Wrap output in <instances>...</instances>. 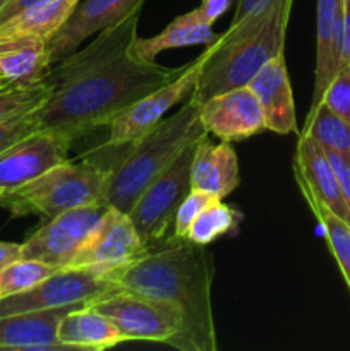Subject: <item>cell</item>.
<instances>
[{
  "label": "cell",
  "mask_w": 350,
  "mask_h": 351,
  "mask_svg": "<svg viewBox=\"0 0 350 351\" xmlns=\"http://www.w3.org/2000/svg\"><path fill=\"white\" fill-rule=\"evenodd\" d=\"M297 185L301 194L304 195L307 206L311 208L314 218L321 225L329 250H331L333 257H335L336 264H338L340 271L343 274V280H345L347 287L350 290V225L347 221H343L342 218H338L335 213L329 211L325 204H321L309 192V189L305 185Z\"/></svg>",
  "instance_id": "obj_24"
},
{
  "label": "cell",
  "mask_w": 350,
  "mask_h": 351,
  "mask_svg": "<svg viewBox=\"0 0 350 351\" xmlns=\"http://www.w3.org/2000/svg\"><path fill=\"white\" fill-rule=\"evenodd\" d=\"M247 88L259 101L266 130H271L278 136L299 134L294 93L288 77L285 51L264 64L247 82Z\"/></svg>",
  "instance_id": "obj_15"
},
{
  "label": "cell",
  "mask_w": 350,
  "mask_h": 351,
  "mask_svg": "<svg viewBox=\"0 0 350 351\" xmlns=\"http://www.w3.org/2000/svg\"><path fill=\"white\" fill-rule=\"evenodd\" d=\"M74 307L78 305L3 315L0 317V350L69 351L58 341L57 331L62 317Z\"/></svg>",
  "instance_id": "obj_18"
},
{
  "label": "cell",
  "mask_w": 350,
  "mask_h": 351,
  "mask_svg": "<svg viewBox=\"0 0 350 351\" xmlns=\"http://www.w3.org/2000/svg\"><path fill=\"white\" fill-rule=\"evenodd\" d=\"M326 154H328L329 161H331V167L335 170L336 178H338L343 195H345L347 202L350 204V156L335 153V151H326Z\"/></svg>",
  "instance_id": "obj_32"
},
{
  "label": "cell",
  "mask_w": 350,
  "mask_h": 351,
  "mask_svg": "<svg viewBox=\"0 0 350 351\" xmlns=\"http://www.w3.org/2000/svg\"><path fill=\"white\" fill-rule=\"evenodd\" d=\"M201 120V103L194 98L182 101L180 108L165 117L150 132L130 143L124 156L108 168L106 204L129 215L144 189L163 173L178 154L206 136Z\"/></svg>",
  "instance_id": "obj_4"
},
{
  "label": "cell",
  "mask_w": 350,
  "mask_h": 351,
  "mask_svg": "<svg viewBox=\"0 0 350 351\" xmlns=\"http://www.w3.org/2000/svg\"><path fill=\"white\" fill-rule=\"evenodd\" d=\"M213 199H218L215 195L208 194L205 191H198V189H192L187 194V197L182 201V204L178 206L177 215H175V223H174V237L175 239H185L187 237L189 228L194 223V219L198 218L199 213L213 201Z\"/></svg>",
  "instance_id": "obj_30"
},
{
  "label": "cell",
  "mask_w": 350,
  "mask_h": 351,
  "mask_svg": "<svg viewBox=\"0 0 350 351\" xmlns=\"http://www.w3.org/2000/svg\"><path fill=\"white\" fill-rule=\"evenodd\" d=\"M325 151H335L350 156V123L328 108L325 103H319L318 108L307 113L304 129Z\"/></svg>",
  "instance_id": "obj_25"
},
{
  "label": "cell",
  "mask_w": 350,
  "mask_h": 351,
  "mask_svg": "<svg viewBox=\"0 0 350 351\" xmlns=\"http://www.w3.org/2000/svg\"><path fill=\"white\" fill-rule=\"evenodd\" d=\"M74 141L54 130H34L0 153V195L69 160Z\"/></svg>",
  "instance_id": "obj_12"
},
{
  "label": "cell",
  "mask_w": 350,
  "mask_h": 351,
  "mask_svg": "<svg viewBox=\"0 0 350 351\" xmlns=\"http://www.w3.org/2000/svg\"><path fill=\"white\" fill-rule=\"evenodd\" d=\"M110 278L120 290L146 298L174 315L178 324L172 343L175 350H218L211 304L215 264L202 245L172 237L137 261L110 269Z\"/></svg>",
  "instance_id": "obj_2"
},
{
  "label": "cell",
  "mask_w": 350,
  "mask_h": 351,
  "mask_svg": "<svg viewBox=\"0 0 350 351\" xmlns=\"http://www.w3.org/2000/svg\"><path fill=\"white\" fill-rule=\"evenodd\" d=\"M331 112L350 123V65L342 64L323 95V101Z\"/></svg>",
  "instance_id": "obj_29"
},
{
  "label": "cell",
  "mask_w": 350,
  "mask_h": 351,
  "mask_svg": "<svg viewBox=\"0 0 350 351\" xmlns=\"http://www.w3.org/2000/svg\"><path fill=\"white\" fill-rule=\"evenodd\" d=\"M208 136H202L196 146L191 184L192 189L225 199L240 184L239 160L230 143H213Z\"/></svg>",
  "instance_id": "obj_19"
},
{
  "label": "cell",
  "mask_w": 350,
  "mask_h": 351,
  "mask_svg": "<svg viewBox=\"0 0 350 351\" xmlns=\"http://www.w3.org/2000/svg\"><path fill=\"white\" fill-rule=\"evenodd\" d=\"M55 271H58L57 267L33 259H19L9 264L0 271V300L36 287Z\"/></svg>",
  "instance_id": "obj_28"
},
{
  "label": "cell",
  "mask_w": 350,
  "mask_h": 351,
  "mask_svg": "<svg viewBox=\"0 0 350 351\" xmlns=\"http://www.w3.org/2000/svg\"><path fill=\"white\" fill-rule=\"evenodd\" d=\"M34 130H40V120H38L36 112L0 123V153Z\"/></svg>",
  "instance_id": "obj_31"
},
{
  "label": "cell",
  "mask_w": 350,
  "mask_h": 351,
  "mask_svg": "<svg viewBox=\"0 0 350 351\" xmlns=\"http://www.w3.org/2000/svg\"><path fill=\"white\" fill-rule=\"evenodd\" d=\"M88 305L106 315L127 341H151L172 346L178 335V324L170 312L129 291L106 293Z\"/></svg>",
  "instance_id": "obj_11"
},
{
  "label": "cell",
  "mask_w": 350,
  "mask_h": 351,
  "mask_svg": "<svg viewBox=\"0 0 350 351\" xmlns=\"http://www.w3.org/2000/svg\"><path fill=\"white\" fill-rule=\"evenodd\" d=\"M127 213L108 206L67 269H115L148 252Z\"/></svg>",
  "instance_id": "obj_10"
},
{
  "label": "cell",
  "mask_w": 350,
  "mask_h": 351,
  "mask_svg": "<svg viewBox=\"0 0 350 351\" xmlns=\"http://www.w3.org/2000/svg\"><path fill=\"white\" fill-rule=\"evenodd\" d=\"M108 170L91 160L64 161L34 180L0 195V206L16 216L55 218L65 211L106 204Z\"/></svg>",
  "instance_id": "obj_5"
},
{
  "label": "cell",
  "mask_w": 350,
  "mask_h": 351,
  "mask_svg": "<svg viewBox=\"0 0 350 351\" xmlns=\"http://www.w3.org/2000/svg\"><path fill=\"white\" fill-rule=\"evenodd\" d=\"M218 38L213 31L211 24L205 23L198 10L192 9L182 16L175 17L161 33L150 38H136L132 51L141 60L154 62V58L165 50L180 47H194V45H211Z\"/></svg>",
  "instance_id": "obj_22"
},
{
  "label": "cell",
  "mask_w": 350,
  "mask_h": 351,
  "mask_svg": "<svg viewBox=\"0 0 350 351\" xmlns=\"http://www.w3.org/2000/svg\"><path fill=\"white\" fill-rule=\"evenodd\" d=\"M297 136L294 158L295 182L305 185L321 204L350 225V204L343 195L328 154L307 134L299 132Z\"/></svg>",
  "instance_id": "obj_16"
},
{
  "label": "cell",
  "mask_w": 350,
  "mask_h": 351,
  "mask_svg": "<svg viewBox=\"0 0 350 351\" xmlns=\"http://www.w3.org/2000/svg\"><path fill=\"white\" fill-rule=\"evenodd\" d=\"M144 0H81L62 29L48 41L54 64L75 51L89 36L141 12Z\"/></svg>",
  "instance_id": "obj_14"
},
{
  "label": "cell",
  "mask_w": 350,
  "mask_h": 351,
  "mask_svg": "<svg viewBox=\"0 0 350 351\" xmlns=\"http://www.w3.org/2000/svg\"><path fill=\"white\" fill-rule=\"evenodd\" d=\"M48 91L47 79L40 82L0 84V123L36 112L47 99Z\"/></svg>",
  "instance_id": "obj_27"
},
{
  "label": "cell",
  "mask_w": 350,
  "mask_h": 351,
  "mask_svg": "<svg viewBox=\"0 0 350 351\" xmlns=\"http://www.w3.org/2000/svg\"><path fill=\"white\" fill-rule=\"evenodd\" d=\"M213 43L208 45L205 51L189 62L187 67L184 69L180 75L174 81L167 82L161 88L154 89L150 95L143 96L127 106L124 112H120L112 122L108 123V139H106V147H126L136 139L143 137L144 134L150 132L154 125L161 122L170 108H174L178 103L191 98L194 93L196 84H198L199 74L205 67L206 60L211 55Z\"/></svg>",
  "instance_id": "obj_8"
},
{
  "label": "cell",
  "mask_w": 350,
  "mask_h": 351,
  "mask_svg": "<svg viewBox=\"0 0 350 351\" xmlns=\"http://www.w3.org/2000/svg\"><path fill=\"white\" fill-rule=\"evenodd\" d=\"M198 143L185 147L177 160L144 189L130 209V219L148 249L174 237L178 206L192 191V161Z\"/></svg>",
  "instance_id": "obj_6"
},
{
  "label": "cell",
  "mask_w": 350,
  "mask_h": 351,
  "mask_svg": "<svg viewBox=\"0 0 350 351\" xmlns=\"http://www.w3.org/2000/svg\"><path fill=\"white\" fill-rule=\"evenodd\" d=\"M229 7L230 0H202V2L196 7V10H198V14L201 16V19L205 21V23L211 24L213 26V23H215L216 19H220V17L229 10Z\"/></svg>",
  "instance_id": "obj_33"
},
{
  "label": "cell",
  "mask_w": 350,
  "mask_h": 351,
  "mask_svg": "<svg viewBox=\"0 0 350 351\" xmlns=\"http://www.w3.org/2000/svg\"><path fill=\"white\" fill-rule=\"evenodd\" d=\"M19 259H23V243L0 242V271Z\"/></svg>",
  "instance_id": "obj_36"
},
{
  "label": "cell",
  "mask_w": 350,
  "mask_h": 351,
  "mask_svg": "<svg viewBox=\"0 0 350 351\" xmlns=\"http://www.w3.org/2000/svg\"><path fill=\"white\" fill-rule=\"evenodd\" d=\"M268 3H271V0H237L235 12H233L230 26L239 24L240 21L247 19V17L254 16V14L259 12V10L266 9Z\"/></svg>",
  "instance_id": "obj_34"
},
{
  "label": "cell",
  "mask_w": 350,
  "mask_h": 351,
  "mask_svg": "<svg viewBox=\"0 0 350 351\" xmlns=\"http://www.w3.org/2000/svg\"><path fill=\"white\" fill-rule=\"evenodd\" d=\"M206 132L220 141H244L266 130L259 101L247 86L218 93L201 103Z\"/></svg>",
  "instance_id": "obj_13"
},
{
  "label": "cell",
  "mask_w": 350,
  "mask_h": 351,
  "mask_svg": "<svg viewBox=\"0 0 350 351\" xmlns=\"http://www.w3.org/2000/svg\"><path fill=\"white\" fill-rule=\"evenodd\" d=\"M137 23L139 12L130 14L51 67L47 75L50 91L36 110L40 129L75 141L106 127L127 106L184 72L187 64L165 67L134 55Z\"/></svg>",
  "instance_id": "obj_1"
},
{
  "label": "cell",
  "mask_w": 350,
  "mask_h": 351,
  "mask_svg": "<svg viewBox=\"0 0 350 351\" xmlns=\"http://www.w3.org/2000/svg\"><path fill=\"white\" fill-rule=\"evenodd\" d=\"M40 2H43V0H7L2 9H0V24Z\"/></svg>",
  "instance_id": "obj_35"
},
{
  "label": "cell",
  "mask_w": 350,
  "mask_h": 351,
  "mask_svg": "<svg viewBox=\"0 0 350 351\" xmlns=\"http://www.w3.org/2000/svg\"><path fill=\"white\" fill-rule=\"evenodd\" d=\"M119 290L106 269H58L36 287L0 300V317L89 304Z\"/></svg>",
  "instance_id": "obj_7"
},
{
  "label": "cell",
  "mask_w": 350,
  "mask_h": 351,
  "mask_svg": "<svg viewBox=\"0 0 350 351\" xmlns=\"http://www.w3.org/2000/svg\"><path fill=\"white\" fill-rule=\"evenodd\" d=\"M343 57V0H318L316 9V67L311 108H318Z\"/></svg>",
  "instance_id": "obj_17"
},
{
  "label": "cell",
  "mask_w": 350,
  "mask_h": 351,
  "mask_svg": "<svg viewBox=\"0 0 350 351\" xmlns=\"http://www.w3.org/2000/svg\"><path fill=\"white\" fill-rule=\"evenodd\" d=\"M3 82H5V79H3V75H2V72H0V84H3Z\"/></svg>",
  "instance_id": "obj_37"
},
{
  "label": "cell",
  "mask_w": 350,
  "mask_h": 351,
  "mask_svg": "<svg viewBox=\"0 0 350 351\" xmlns=\"http://www.w3.org/2000/svg\"><path fill=\"white\" fill-rule=\"evenodd\" d=\"M81 0H43L0 24V36H33L50 41Z\"/></svg>",
  "instance_id": "obj_23"
},
{
  "label": "cell",
  "mask_w": 350,
  "mask_h": 351,
  "mask_svg": "<svg viewBox=\"0 0 350 351\" xmlns=\"http://www.w3.org/2000/svg\"><path fill=\"white\" fill-rule=\"evenodd\" d=\"M57 336L69 351H102L127 341L106 315L88 304L71 308L62 317Z\"/></svg>",
  "instance_id": "obj_20"
},
{
  "label": "cell",
  "mask_w": 350,
  "mask_h": 351,
  "mask_svg": "<svg viewBox=\"0 0 350 351\" xmlns=\"http://www.w3.org/2000/svg\"><path fill=\"white\" fill-rule=\"evenodd\" d=\"M5 2H7V0H0V9H2L3 3H5Z\"/></svg>",
  "instance_id": "obj_38"
},
{
  "label": "cell",
  "mask_w": 350,
  "mask_h": 351,
  "mask_svg": "<svg viewBox=\"0 0 350 351\" xmlns=\"http://www.w3.org/2000/svg\"><path fill=\"white\" fill-rule=\"evenodd\" d=\"M292 5L294 0H271L266 9L218 34L192 98L205 103L218 93L247 86L264 64L283 53Z\"/></svg>",
  "instance_id": "obj_3"
},
{
  "label": "cell",
  "mask_w": 350,
  "mask_h": 351,
  "mask_svg": "<svg viewBox=\"0 0 350 351\" xmlns=\"http://www.w3.org/2000/svg\"><path fill=\"white\" fill-rule=\"evenodd\" d=\"M108 204L75 208L50 218V221L23 242V259L40 261L57 269H67Z\"/></svg>",
  "instance_id": "obj_9"
},
{
  "label": "cell",
  "mask_w": 350,
  "mask_h": 351,
  "mask_svg": "<svg viewBox=\"0 0 350 351\" xmlns=\"http://www.w3.org/2000/svg\"><path fill=\"white\" fill-rule=\"evenodd\" d=\"M48 43L33 36H0V72L5 82H40L50 74Z\"/></svg>",
  "instance_id": "obj_21"
},
{
  "label": "cell",
  "mask_w": 350,
  "mask_h": 351,
  "mask_svg": "<svg viewBox=\"0 0 350 351\" xmlns=\"http://www.w3.org/2000/svg\"><path fill=\"white\" fill-rule=\"evenodd\" d=\"M240 218L242 215L232 206L225 204L222 199H213L194 219L185 239L196 245L206 247L215 242L218 237L237 228Z\"/></svg>",
  "instance_id": "obj_26"
}]
</instances>
